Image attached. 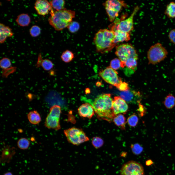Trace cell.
Returning a JSON list of instances; mask_svg holds the SVG:
<instances>
[{"instance_id":"cell-1","label":"cell","mask_w":175,"mask_h":175,"mask_svg":"<svg viewBox=\"0 0 175 175\" xmlns=\"http://www.w3.org/2000/svg\"><path fill=\"white\" fill-rule=\"evenodd\" d=\"M113 99L110 94L98 96L92 103L95 112L100 118L110 121L116 116L112 109Z\"/></svg>"},{"instance_id":"cell-2","label":"cell","mask_w":175,"mask_h":175,"mask_svg":"<svg viewBox=\"0 0 175 175\" xmlns=\"http://www.w3.org/2000/svg\"><path fill=\"white\" fill-rule=\"evenodd\" d=\"M50 16L48 18L50 24L57 31L62 30L67 27L75 17L74 11L64 8L59 10L52 9L50 12Z\"/></svg>"},{"instance_id":"cell-3","label":"cell","mask_w":175,"mask_h":175,"mask_svg":"<svg viewBox=\"0 0 175 175\" xmlns=\"http://www.w3.org/2000/svg\"><path fill=\"white\" fill-rule=\"evenodd\" d=\"M114 31L106 29L99 30L93 38L97 52L104 53L111 51L116 44L114 43Z\"/></svg>"},{"instance_id":"cell-4","label":"cell","mask_w":175,"mask_h":175,"mask_svg":"<svg viewBox=\"0 0 175 175\" xmlns=\"http://www.w3.org/2000/svg\"><path fill=\"white\" fill-rule=\"evenodd\" d=\"M115 54L121 61V67L124 68L127 60L131 58L138 59V55L134 47L129 44H123L117 46Z\"/></svg>"},{"instance_id":"cell-5","label":"cell","mask_w":175,"mask_h":175,"mask_svg":"<svg viewBox=\"0 0 175 175\" xmlns=\"http://www.w3.org/2000/svg\"><path fill=\"white\" fill-rule=\"evenodd\" d=\"M167 50L159 43L151 46L147 52L149 64L155 65L164 60L167 56Z\"/></svg>"},{"instance_id":"cell-6","label":"cell","mask_w":175,"mask_h":175,"mask_svg":"<svg viewBox=\"0 0 175 175\" xmlns=\"http://www.w3.org/2000/svg\"><path fill=\"white\" fill-rule=\"evenodd\" d=\"M64 132L68 141L74 145H78L89 140L81 129L73 127L64 130Z\"/></svg>"},{"instance_id":"cell-7","label":"cell","mask_w":175,"mask_h":175,"mask_svg":"<svg viewBox=\"0 0 175 175\" xmlns=\"http://www.w3.org/2000/svg\"><path fill=\"white\" fill-rule=\"evenodd\" d=\"M103 4L110 20L112 22L118 16L119 12L125 4L123 1L109 0Z\"/></svg>"},{"instance_id":"cell-8","label":"cell","mask_w":175,"mask_h":175,"mask_svg":"<svg viewBox=\"0 0 175 175\" xmlns=\"http://www.w3.org/2000/svg\"><path fill=\"white\" fill-rule=\"evenodd\" d=\"M121 175H144L143 167L139 162L129 161L122 165L120 169Z\"/></svg>"},{"instance_id":"cell-9","label":"cell","mask_w":175,"mask_h":175,"mask_svg":"<svg viewBox=\"0 0 175 175\" xmlns=\"http://www.w3.org/2000/svg\"><path fill=\"white\" fill-rule=\"evenodd\" d=\"M139 9L138 6L136 7L128 18L120 21L114 23L113 25L112 26L110 30L113 31L119 30L129 33L133 29L134 17Z\"/></svg>"},{"instance_id":"cell-10","label":"cell","mask_w":175,"mask_h":175,"mask_svg":"<svg viewBox=\"0 0 175 175\" xmlns=\"http://www.w3.org/2000/svg\"><path fill=\"white\" fill-rule=\"evenodd\" d=\"M117 72L110 66L100 71L99 73V76L105 81L116 88L122 82Z\"/></svg>"},{"instance_id":"cell-11","label":"cell","mask_w":175,"mask_h":175,"mask_svg":"<svg viewBox=\"0 0 175 175\" xmlns=\"http://www.w3.org/2000/svg\"><path fill=\"white\" fill-rule=\"evenodd\" d=\"M120 95L119 96L128 103L139 104L141 100V95L139 92L130 89L121 92Z\"/></svg>"},{"instance_id":"cell-12","label":"cell","mask_w":175,"mask_h":175,"mask_svg":"<svg viewBox=\"0 0 175 175\" xmlns=\"http://www.w3.org/2000/svg\"><path fill=\"white\" fill-rule=\"evenodd\" d=\"M128 107L127 103L119 96L114 97L112 103V109L114 114L125 113L127 112Z\"/></svg>"},{"instance_id":"cell-13","label":"cell","mask_w":175,"mask_h":175,"mask_svg":"<svg viewBox=\"0 0 175 175\" xmlns=\"http://www.w3.org/2000/svg\"><path fill=\"white\" fill-rule=\"evenodd\" d=\"M34 8L38 14L43 16L48 14L52 9L50 2L46 0H36Z\"/></svg>"},{"instance_id":"cell-14","label":"cell","mask_w":175,"mask_h":175,"mask_svg":"<svg viewBox=\"0 0 175 175\" xmlns=\"http://www.w3.org/2000/svg\"><path fill=\"white\" fill-rule=\"evenodd\" d=\"M78 112L80 116L89 119H91L95 114L92 105L87 103L81 105L78 109Z\"/></svg>"},{"instance_id":"cell-15","label":"cell","mask_w":175,"mask_h":175,"mask_svg":"<svg viewBox=\"0 0 175 175\" xmlns=\"http://www.w3.org/2000/svg\"><path fill=\"white\" fill-rule=\"evenodd\" d=\"M60 117L52 116L48 114L45 119L44 125L46 128L58 130L61 128Z\"/></svg>"},{"instance_id":"cell-16","label":"cell","mask_w":175,"mask_h":175,"mask_svg":"<svg viewBox=\"0 0 175 175\" xmlns=\"http://www.w3.org/2000/svg\"><path fill=\"white\" fill-rule=\"evenodd\" d=\"M12 29L3 24H0V42L3 43L8 37H12L13 35Z\"/></svg>"},{"instance_id":"cell-17","label":"cell","mask_w":175,"mask_h":175,"mask_svg":"<svg viewBox=\"0 0 175 175\" xmlns=\"http://www.w3.org/2000/svg\"><path fill=\"white\" fill-rule=\"evenodd\" d=\"M14 148H10L7 146L3 148L1 155V162H8L15 153Z\"/></svg>"},{"instance_id":"cell-18","label":"cell","mask_w":175,"mask_h":175,"mask_svg":"<svg viewBox=\"0 0 175 175\" xmlns=\"http://www.w3.org/2000/svg\"><path fill=\"white\" fill-rule=\"evenodd\" d=\"M36 65L37 67L41 66L43 69L46 71L50 70L53 66V64L51 60L48 59L43 60L40 53L39 55Z\"/></svg>"},{"instance_id":"cell-19","label":"cell","mask_w":175,"mask_h":175,"mask_svg":"<svg viewBox=\"0 0 175 175\" xmlns=\"http://www.w3.org/2000/svg\"><path fill=\"white\" fill-rule=\"evenodd\" d=\"M114 32L115 35L114 43L115 44L119 42L127 41L130 39L129 33L119 30Z\"/></svg>"},{"instance_id":"cell-20","label":"cell","mask_w":175,"mask_h":175,"mask_svg":"<svg viewBox=\"0 0 175 175\" xmlns=\"http://www.w3.org/2000/svg\"><path fill=\"white\" fill-rule=\"evenodd\" d=\"M16 21L19 26L22 27L28 26L31 22V18L27 14L22 13L18 15Z\"/></svg>"},{"instance_id":"cell-21","label":"cell","mask_w":175,"mask_h":175,"mask_svg":"<svg viewBox=\"0 0 175 175\" xmlns=\"http://www.w3.org/2000/svg\"><path fill=\"white\" fill-rule=\"evenodd\" d=\"M27 117L30 122L33 124H38L41 121L40 114L35 110L30 112L27 114Z\"/></svg>"},{"instance_id":"cell-22","label":"cell","mask_w":175,"mask_h":175,"mask_svg":"<svg viewBox=\"0 0 175 175\" xmlns=\"http://www.w3.org/2000/svg\"><path fill=\"white\" fill-rule=\"evenodd\" d=\"M113 121L115 125L122 130L125 129L126 119L122 114H120L116 115L114 118Z\"/></svg>"},{"instance_id":"cell-23","label":"cell","mask_w":175,"mask_h":175,"mask_svg":"<svg viewBox=\"0 0 175 175\" xmlns=\"http://www.w3.org/2000/svg\"><path fill=\"white\" fill-rule=\"evenodd\" d=\"M164 14L168 18H175V2H170L166 6Z\"/></svg>"},{"instance_id":"cell-24","label":"cell","mask_w":175,"mask_h":175,"mask_svg":"<svg viewBox=\"0 0 175 175\" xmlns=\"http://www.w3.org/2000/svg\"><path fill=\"white\" fill-rule=\"evenodd\" d=\"M163 103L166 108H172L175 106V97L171 94H169L165 98Z\"/></svg>"},{"instance_id":"cell-25","label":"cell","mask_w":175,"mask_h":175,"mask_svg":"<svg viewBox=\"0 0 175 175\" xmlns=\"http://www.w3.org/2000/svg\"><path fill=\"white\" fill-rule=\"evenodd\" d=\"M53 9L59 11L64 9L65 1L63 0H54L50 2Z\"/></svg>"},{"instance_id":"cell-26","label":"cell","mask_w":175,"mask_h":175,"mask_svg":"<svg viewBox=\"0 0 175 175\" xmlns=\"http://www.w3.org/2000/svg\"><path fill=\"white\" fill-rule=\"evenodd\" d=\"M74 57V54L72 51L66 50L63 52L61 57L62 60L64 62L68 63L72 60Z\"/></svg>"},{"instance_id":"cell-27","label":"cell","mask_w":175,"mask_h":175,"mask_svg":"<svg viewBox=\"0 0 175 175\" xmlns=\"http://www.w3.org/2000/svg\"><path fill=\"white\" fill-rule=\"evenodd\" d=\"M30 144V142L29 140L24 138L20 139L17 142V145L18 148L23 150L28 149Z\"/></svg>"},{"instance_id":"cell-28","label":"cell","mask_w":175,"mask_h":175,"mask_svg":"<svg viewBox=\"0 0 175 175\" xmlns=\"http://www.w3.org/2000/svg\"><path fill=\"white\" fill-rule=\"evenodd\" d=\"M104 141L101 138L94 137L92 139L91 143L93 146L96 149H98L102 147L104 144Z\"/></svg>"},{"instance_id":"cell-29","label":"cell","mask_w":175,"mask_h":175,"mask_svg":"<svg viewBox=\"0 0 175 175\" xmlns=\"http://www.w3.org/2000/svg\"><path fill=\"white\" fill-rule=\"evenodd\" d=\"M137 59L133 58L128 59L125 63V66L128 69L134 70L137 65Z\"/></svg>"},{"instance_id":"cell-30","label":"cell","mask_w":175,"mask_h":175,"mask_svg":"<svg viewBox=\"0 0 175 175\" xmlns=\"http://www.w3.org/2000/svg\"><path fill=\"white\" fill-rule=\"evenodd\" d=\"M138 118L137 115L134 114L127 118V122L129 125L131 127H135L138 122Z\"/></svg>"},{"instance_id":"cell-31","label":"cell","mask_w":175,"mask_h":175,"mask_svg":"<svg viewBox=\"0 0 175 175\" xmlns=\"http://www.w3.org/2000/svg\"><path fill=\"white\" fill-rule=\"evenodd\" d=\"M67 28L70 32L74 33L79 30L80 28V25L78 22L72 21L68 25Z\"/></svg>"},{"instance_id":"cell-32","label":"cell","mask_w":175,"mask_h":175,"mask_svg":"<svg viewBox=\"0 0 175 175\" xmlns=\"http://www.w3.org/2000/svg\"><path fill=\"white\" fill-rule=\"evenodd\" d=\"M29 33L33 37H35L38 36L41 32V29L38 26L34 25L32 26L29 29Z\"/></svg>"},{"instance_id":"cell-33","label":"cell","mask_w":175,"mask_h":175,"mask_svg":"<svg viewBox=\"0 0 175 175\" xmlns=\"http://www.w3.org/2000/svg\"><path fill=\"white\" fill-rule=\"evenodd\" d=\"M0 65L1 68L4 70L9 68L11 65L10 60L7 58H3L0 61Z\"/></svg>"},{"instance_id":"cell-34","label":"cell","mask_w":175,"mask_h":175,"mask_svg":"<svg viewBox=\"0 0 175 175\" xmlns=\"http://www.w3.org/2000/svg\"><path fill=\"white\" fill-rule=\"evenodd\" d=\"M131 148L133 153L136 155L139 154L143 150L142 147L140 144L137 143L131 144Z\"/></svg>"},{"instance_id":"cell-35","label":"cell","mask_w":175,"mask_h":175,"mask_svg":"<svg viewBox=\"0 0 175 175\" xmlns=\"http://www.w3.org/2000/svg\"><path fill=\"white\" fill-rule=\"evenodd\" d=\"M110 66L115 70H118L121 67V61L117 58L113 59L110 62Z\"/></svg>"},{"instance_id":"cell-36","label":"cell","mask_w":175,"mask_h":175,"mask_svg":"<svg viewBox=\"0 0 175 175\" xmlns=\"http://www.w3.org/2000/svg\"><path fill=\"white\" fill-rule=\"evenodd\" d=\"M117 88L121 92L126 91L130 89L128 84L125 82L122 81L118 85Z\"/></svg>"},{"instance_id":"cell-37","label":"cell","mask_w":175,"mask_h":175,"mask_svg":"<svg viewBox=\"0 0 175 175\" xmlns=\"http://www.w3.org/2000/svg\"><path fill=\"white\" fill-rule=\"evenodd\" d=\"M168 37L171 42L175 44V28L172 29L170 31Z\"/></svg>"},{"instance_id":"cell-38","label":"cell","mask_w":175,"mask_h":175,"mask_svg":"<svg viewBox=\"0 0 175 175\" xmlns=\"http://www.w3.org/2000/svg\"><path fill=\"white\" fill-rule=\"evenodd\" d=\"M139 105L138 110L140 112V113L141 115L142 116L144 114V113L145 111V109H144V107L140 103L139 104Z\"/></svg>"},{"instance_id":"cell-39","label":"cell","mask_w":175,"mask_h":175,"mask_svg":"<svg viewBox=\"0 0 175 175\" xmlns=\"http://www.w3.org/2000/svg\"><path fill=\"white\" fill-rule=\"evenodd\" d=\"M153 163L152 161L150 159L148 160L146 162V164L147 166H150Z\"/></svg>"},{"instance_id":"cell-40","label":"cell","mask_w":175,"mask_h":175,"mask_svg":"<svg viewBox=\"0 0 175 175\" xmlns=\"http://www.w3.org/2000/svg\"><path fill=\"white\" fill-rule=\"evenodd\" d=\"M3 175H13L11 172H9L5 173Z\"/></svg>"}]
</instances>
